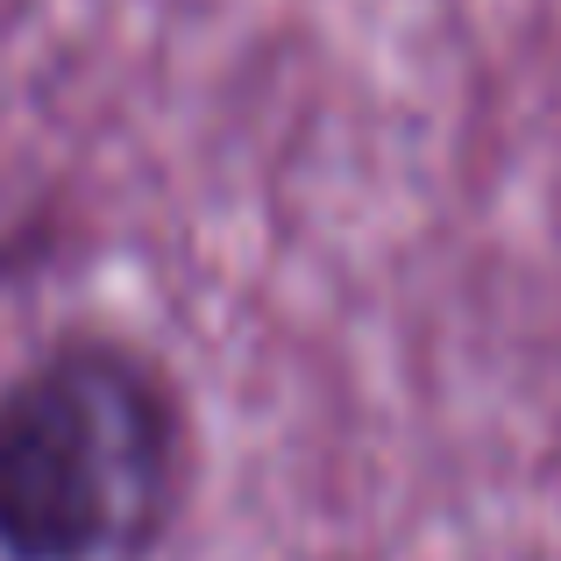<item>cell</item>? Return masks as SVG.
Wrapping results in <instances>:
<instances>
[{"label":"cell","mask_w":561,"mask_h":561,"mask_svg":"<svg viewBox=\"0 0 561 561\" xmlns=\"http://www.w3.org/2000/svg\"><path fill=\"white\" fill-rule=\"evenodd\" d=\"M171 377L107 334H65L0 383V561H142L185 497Z\"/></svg>","instance_id":"6da1fadb"}]
</instances>
